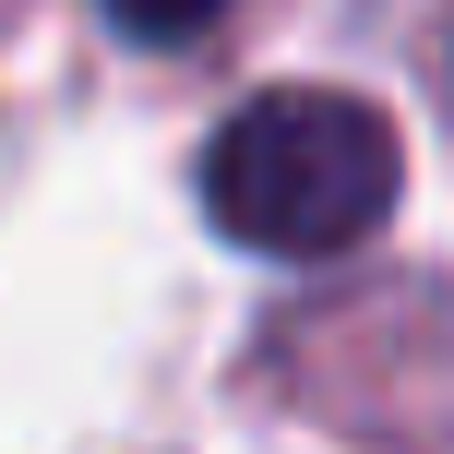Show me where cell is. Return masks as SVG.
<instances>
[{"mask_svg":"<svg viewBox=\"0 0 454 454\" xmlns=\"http://www.w3.org/2000/svg\"><path fill=\"white\" fill-rule=\"evenodd\" d=\"M96 12H108L132 48H192V36H215L239 0H96Z\"/></svg>","mask_w":454,"mask_h":454,"instance_id":"obj_2","label":"cell"},{"mask_svg":"<svg viewBox=\"0 0 454 454\" xmlns=\"http://www.w3.org/2000/svg\"><path fill=\"white\" fill-rule=\"evenodd\" d=\"M395 120L347 84H275L204 144V215L263 263H335L395 215Z\"/></svg>","mask_w":454,"mask_h":454,"instance_id":"obj_1","label":"cell"}]
</instances>
